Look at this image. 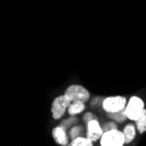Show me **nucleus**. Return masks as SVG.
<instances>
[{
	"instance_id": "obj_1",
	"label": "nucleus",
	"mask_w": 146,
	"mask_h": 146,
	"mask_svg": "<svg viewBox=\"0 0 146 146\" xmlns=\"http://www.w3.org/2000/svg\"><path fill=\"white\" fill-rule=\"evenodd\" d=\"M144 110V103L143 100L137 96H133L129 99V102L125 108V112L127 117L129 120L137 121L141 116L143 111Z\"/></svg>"
},
{
	"instance_id": "obj_2",
	"label": "nucleus",
	"mask_w": 146,
	"mask_h": 146,
	"mask_svg": "<svg viewBox=\"0 0 146 146\" xmlns=\"http://www.w3.org/2000/svg\"><path fill=\"white\" fill-rule=\"evenodd\" d=\"M66 96L71 102H86L89 100V92L82 86L71 85L65 91Z\"/></svg>"
},
{
	"instance_id": "obj_3",
	"label": "nucleus",
	"mask_w": 146,
	"mask_h": 146,
	"mask_svg": "<svg viewBox=\"0 0 146 146\" xmlns=\"http://www.w3.org/2000/svg\"><path fill=\"white\" fill-rule=\"evenodd\" d=\"M124 143L125 139L123 133L118 129L105 132L101 138L102 146H123Z\"/></svg>"
},
{
	"instance_id": "obj_4",
	"label": "nucleus",
	"mask_w": 146,
	"mask_h": 146,
	"mask_svg": "<svg viewBox=\"0 0 146 146\" xmlns=\"http://www.w3.org/2000/svg\"><path fill=\"white\" fill-rule=\"evenodd\" d=\"M71 101L65 95L60 96L56 97L54 102L52 103V107H51V111L52 114V117L56 120L61 118L67 109L69 107V105L71 104Z\"/></svg>"
},
{
	"instance_id": "obj_5",
	"label": "nucleus",
	"mask_w": 146,
	"mask_h": 146,
	"mask_svg": "<svg viewBox=\"0 0 146 146\" xmlns=\"http://www.w3.org/2000/svg\"><path fill=\"white\" fill-rule=\"evenodd\" d=\"M126 98L123 96L108 97L102 101V108L107 113H115L125 109Z\"/></svg>"
},
{
	"instance_id": "obj_6",
	"label": "nucleus",
	"mask_w": 146,
	"mask_h": 146,
	"mask_svg": "<svg viewBox=\"0 0 146 146\" xmlns=\"http://www.w3.org/2000/svg\"><path fill=\"white\" fill-rule=\"evenodd\" d=\"M103 135V130L98 120H92L87 123V138L92 142H96L101 139Z\"/></svg>"
},
{
	"instance_id": "obj_7",
	"label": "nucleus",
	"mask_w": 146,
	"mask_h": 146,
	"mask_svg": "<svg viewBox=\"0 0 146 146\" xmlns=\"http://www.w3.org/2000/svg\"><path fill=\"white\" fill-rule=\"evenodd\" d=\"M52 137H54V141L58 144L63 145V146L68 144V137L67 135V132H66V129L62 128L61 126H58L54 128L52 131Z\"/></svg>"
},
{
	"instance_id": "obj_8",
	"label": "nucleus",
	"mask_w": 146,
	"mask_h": 146,
	"mask_svg": "<svg viewBox=\"0 0 146 146\" xmlns=\"http://www.w3.org/2000/svg\"><path fill=\"white\" fill-rule=\"evenodd\" d=\"M123 136L125 139V143H129L134 140L136 137V129L133 124H127L126 127L123 129Z\"/></svg>"
},
{
	"instance_id": "obj_9",
	"label": "nucleus",
	"mask_w": 146,
	"mask_h": 146,
	"mask_svg": "<svg viewBox=\"0 0 146 146\" xmlns=\"http://www.w3.org/2000/svg\"><path fill=\"white\" fill-rule=\"evenodd\" d=\"M85 102H73L68 107V114L70 115H75L82 113L85 110Z\"/></svg>"
},
{
	"instance_id": "obj_10",
	"label": "nucleus",
	"mask_w": 146,
	"mask_h": 146,
	"mask_svg": "<svg viewBox=\"0 0 146 146\" xmlns=\"http://www.w3.org/2000/svg\"><path fill=\"white\" fill-rule=\"evenodd\" d=\"M137 122V129L138 130V132L140 134H143L146 131V110L144 109V110L143 111L141 116L138 118V120L136 121Z\"/></svg>"
},
{
	"instance_id": "obj_11",
	"label": "nucleus",
	"mask_w": 146,
	"mask_h": 146,
	"mask_svg": "<svg viewBox=\"0 0 146 146\" xmlns=\"http://www.w3.org/2000/svg\"><path fill=\"white\" fill-rule=\"evenodd\" d=\"M108 117L113 119L115 122H117V123H123L128 118L126 115L125 109L121 111L115 112V113H108Z\"/></svg>"
},
{
	"instance_id": "obj_12",
	"label": "nucleus",
	"mask_w": 146,
	"mask_h": 146,
	"mask_svg": "<svg viewBox=\"0 0 146 146\" xmlns=\"http://www.w3.org/2000/svg\"><path fill=\"white\" fill-rule=\"evenodd\" d=\"M72 146H93V142L87 137H80L72 141Z\"/></svg>"
},
{
	"instance_id": "obj_13",
	"label": "nucleus",
	"mask_w": 146,
	"mask_h": 146,
	"mask_svg": "<svg viewBox=\"0 0 146 146\" xmlns=\"http://www.w3.org/2000/svg\"><path fill=\"white\" fill-rule=\"evenodd\" d=\"M82 126H74L71 129L69 136L72 138V140H74L77 137H80V135H81V132H82Z\"/></svg>"
},
{
	"instance_id": "obj_14",
	"label": "nucleus",
	"mask_w": 146,
	"mask_h": 146,
	"mask_svg": "<svg viewBox=\"0 0 146 146\" xmlns=\"http://www.w3.org/2000/svg\"><path fill=\"white\" fill-rule=\"evenodd\" d=\"M102 130H103V133L105 132H108V131H111V130H114V129H117V125L115 122H107L105 123L102 126Z\"/></svg>"
},
{
	"instance_id": "obj_15",
	"label": "nucleus",
	"mask_w": 146,
	"mask_h": 146,
	"mask_svg": "<svg viewBox=\"0 0 146 146\" xmlns=\"http://www.w3.org/2000/svg\"><path fill=\"white\" fill-rule=\"evenodd\" d=\"M78 122V120L76 118H74V117H71V118H69V119H68V120H64L62 123H61V124L60 125V126H61L62 128H64L65 129H67L68 127H70L72 124H74V123H76Z\"/></svg>"
},
{
	"instance_id": "obj_16",
	"label": "nucleus",
	"mask_w": 146,
	"mask_h": 146,
	"mask_svg": "<svg viewBox=\"0 0 146 146\" xmlns=\"http://www.w3.org/2000/svg\"><path fill=\"white\" fill-rule=\"evenodd\" d=\"M83 120L86 123H88V122L92 121V120H98L97 119V116L95 115L93 113H90V112H88L86 113L84 115H83Z\"/></svg>"
},
{
	"instance_id": "obj_17",
	"label": "nucleus",
	"mask_w": 146,
	"mask_h": 146,
	"mask_svg": "<svg viewBox=\"0 0 146 146\" xmlns=\"http://www.w3.org/2000/svg\"><path fill=\"white\" fill-rule=\"evenodd\" d=\"M66 146H72V143H68V145H66Z\"/></svg>"
}]
</instances>
